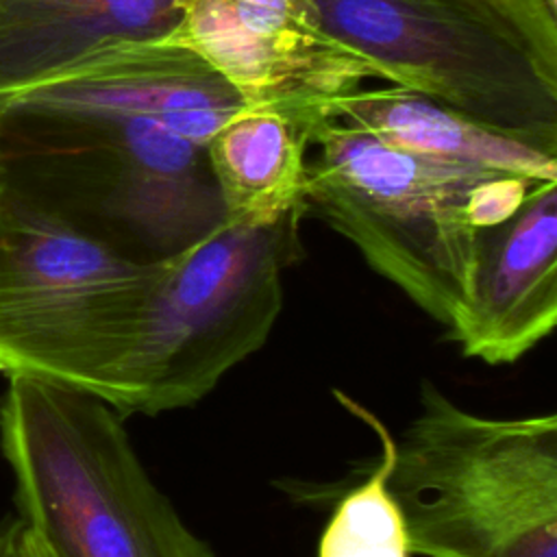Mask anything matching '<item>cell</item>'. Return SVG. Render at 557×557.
I'll use <instances>...</instances> for the list:
<instances>
[{
  "label": "cell",
  "instance_id": "1",
  "mask_svg": "<svg viewBox=\"0 0 557 557\" xmlns=\"http://www.w3.org/2000/svg\"><path fill=\"white\" fill-rule=\"evenodd\" d=\"M159 259L126 252L37 194L0 185V374L113 405Z\"/></svg>",
  "mask_w": 557,
  "mask_h": 557
},
{
  "label": "cell",
  "instance_id": "2",
  "mask_svg": "<svg viewBox=\"0 0 557 557\" xmlns=\"http://www.w3.org/2000/svg\"><path fill=\"white\" fill-rule=\"evenodd\" d=\"M122 418L89 394L11 379L0 450L17 518L54 557H215L150 479Z\"/></svg>",
  "mask_w": 557,
  "mask_h": 557
},
{
  "label": "cell",
  "instance_id": "3",
  "mask_svg": "<svg viewBox=\"0 0 557 557\" xmlns=\"http://www.w3.org/2000/svg\"><path fill=\"white\" fill-rule=\"evenodd\" d=\"M311 144L305 209L453 335L476 270V200L503 172L420 154L335 117L315 126Z\"/></svg>",
  "mask_w": 557,
  "mask_h": 557
},
{
  "label": "cell",
  "instance_id": "4",
  "mask_svg": "<svg viewBox=\"0 0 557 557\" xmlns=\"http://www.w3.org/2000/svg\"><path fill=\"white\" fill-rule=\"evenodd\" d=\"M387 490L411 555L557 557V416H481L424 381Z\"/></svg>",
  "mask_w": 557,
  "mask_h": 557
},
{
  "label": "cell",
  "instance_id": "5",
  "mask_svg": "<svg viewBox=\"0 0 557 557\" xmlns=\"http://www.w3.org/2000/svg\"><path fill=\"white\" fill-rule=\"evenodd\" d=\"M7 178L126 252L159 259L224 222L207 146L146 115L4 104Z\"/></svg>",
  "mask_w": 557,
  "mask_h": 557
},
{
  "label": "cell",
  "instance_id": "6",
  "mask_svg": "<svg viewBox=\"0 0 557 557\" xmlns=\"http://www.w3.org/2000/svg\"><path fill=\"white\" fill-rule=\"evenodd\" d=\"M305 213L296 209L272 224L222 222L159 257L111 405L120 416L191 407L268 342L283 309V274L300 255Z\"/></svg>",
  "mask_w": 557,
  "mask_h": 557
},
{
  "label": "cell",
  "instance_id": "7",
  "mask_svg": "<svg viewBox=\"0 0 557 557\" xmlns=\"http://www.w3.org/2000/svg\"><path fill=\"white\" fill-rule=\"evenodd\" d=\"M379 76L557 154V87L457 0H305Z\"/></svg>",
  "mask_w": 557,
  "mask_h": 557
},
{
  "label": "cell",
  "instance_id": "8",
  "mask_svg": "<svg viewBox=\"0 0 557 557\" xmlns=\"http://www.w3.org/2000/svg\"><path fill=\"white\" fill-rule=\"evenodd\" d=\"M163 41L196 52L246 104L326 113L363 81L381 78L366 57L318 24L305 0H181Z\"/></svg>",
  "mask_w": 557,
  "mask_h": 557
},
{
  "label": "cell",
  "instance_id": "9",
  "mask_svg": "<svg viewBox=\"0 0 557 557\" xmlns=\"http://www.w3.org/2000/svg\"><path fill=\"white\" fill-rule=\"evenodd\" d=\"M24 111L152 117L207 146L246 102L196 52L168 41H126L4 102Z\"/></svg>",
  "mask_w": 557,
  "mask_h": 557
},
{
  "label": "cell",
  "instance_id": "10",
  "mask_svg": "<svg viewBox=\"0 0 557 557\" xmlns=\"http://www.w3.org/2000/svg\"><path fill=\"white\" fill-rule=\"evenodd\" d=\"M557 322V183H540L503 224L481 231L470 300L450 335L466 357L513 363Z\"/></svg>",
  "mask_w": 557,
  "mask_h": 557
},
{
  "label": "cell",
  "instance_id": "11",
  "mask_svg": "<svg viewBox=\"0 0 557 557\" xmlns=\"http://www.w3.org/2000/svg\"><path fill=\"white\" fill-rule=\"evenodd\" d=\"M178 9L181 0H0V100L113 46L165 39Z\"/></svg>",
  "mask_w": 557,
  "mask_h": 557
},
{
  "label": "cell",
  "instance_id": "12",
  "mask_svg": "<svg viewBox=\"0 0 557 557\" xmlns=\"http://www.w3.org/2000/svg\"><path fill=\"white\" fill-rule=\"evenodd\" d=\"M324 117L315 107L244 104L211 135L207 157L224 222L272 224L305 209L307 148Z\"/></svg>",
  "mask_w": 557,
  "mask_h": 557
},
{
  "label": "cell",
  "instance_id": "13",
  "mask_svg": "<svg viewBox=\"0 0 557 557\" xmlns=\"http://www.w3.org/2000/svg\"><path fill=\"white\" fill-rule=\"evenodd\" d=\"M326 113L420 154L511 172L537 183H557V154L407 87H359L331 102Z\"/></svg>",
  "mask_w": 557,
  "mask_h": 557
},
{
  "label": "cell",
  "instance_id": "14",
  "mask_svg": "<svg viewBox=\"0 0 557 557\" xmlns=\"http://www.w3.org/2000/svg\"><path fill=\"white\" fill-rule=\"evenodd\" d=\"M337 400L379 437L381 457L370 476L335 507L318 544V557H411L405 520L387 490L394 463V435L361 403L335 389Z\"/></svg>",
  "mask_w": 557,
  "mask_h": 557
},
{
  "label": "cell",
  "instance_id": "15",
  "mask_svg": "<svg viewBox=\"0 0 557 557\" xmlns=\"http://www.w3.org/2000/svg\"><path fill=\"white\" fill-rule=\"evenodd\" d=\"M509 39L557 87V0H457Z\"/></svg>",
  "mask_w": 557,
  "mask_h": 557
},
{
  "label": "cell",
  "instance_id": "16",
  "mask_svg": "<svg viewBox=\"0 0 557 557\" xmlns=\"http://www.w3.org/2000/svg\"><path fill=\"white\" fill-rule=\"evenodd\" d=\"M9 557H54L41 537L20 518L9 520Z\"/></svg>",
  "mask_w": 557,
  "mask_h": 557
},
{
  "label": "cell",
  "instance_id": "17",
  "mask_svg": "<svg viewBox=\"0 0 557 557\" xmlns=\"http://www.w3.org/2000/svg\"><path fill=\"white\" fill-rule=\"evenodd\" d=\"M7 178V154H4V102L0 100V185Z\"/></svg>",
  "mask_w": 557,
  "mask_h": 557
},
{
  "label": "cell",
  "instance_id": "18",
  "mask_svg": "<svg viewBox=\"0 0 557 557\" xmlns=\"http://www.w3.org/2000/svg\"><path fill=\"white\" fill-rule=\"evenodd\" d=\"M7 544H9V522L0 524V557H7Z\"/></svg>",
  "mask_w": 557,
  "mask_h": 557
},
{
  "label": "cell",
  "instance_id": "19",
  "mask_svg": "<svg viewBox=\"0 0 557 557\" xmlns=\"http://www.w3.org/2000/svg\"><path fill=\"white\" fill-rule=\"evenodd\" d=\"M7 557H9V544H7Z\"/></svg>",
  "mask_w": 557,
  "mask_h": 557
}]
</instances>
